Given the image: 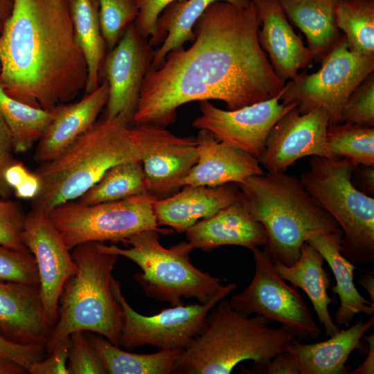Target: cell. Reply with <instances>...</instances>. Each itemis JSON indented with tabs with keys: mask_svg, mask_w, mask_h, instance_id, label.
I'll return each instance as SVG.
<instances>
[{
	"mask_svg": "<svg viewBox=\"0 0 374 374\" xmlns=\"http://www.w3.org/2000/svg\"><path fill=\"white\" fill-rule=\"evenodd\" d=\"M12 141L10 130L0 113V154H10Z\"/></svg>",
	"mask_w": 374,
	"mask_h": 374,
	"instance_id": "681fc988",
	"label": "cell"
},
{
	"mask_svg": "<svg viewBox=\"0 0 374 374\" xmlns=\"http://www.w3.org/2000/svg\"><path fill=\"white\" fill-rule=\"evenodd\" d=\"M263 373L300 374V371L294 357L285 350L277 354L268 362Z\"/></svg>",
	"mask_w": 374,
	"mask_h": 374,
	"instance_id": "7bdbcfd3",
	"label": "cell"
},
{
	"mask_svg": "<svg viewBox=\"0 0 374 374\" xmlns=\"http://www.w3.org/2000/svg\"><path fill=\"white\" fill-rule=\"evenodd\" d=\"M182 138L166 127L130 124L119 117L103 118L59 156L40 163L34 173L41 186L31 199V208L48 214L56 206L77 199L111 168L143 161Z\"/></svg>",
	"mask_w": 374,
	"mask_h": 374,
	"instance_id": "3957f363",
	"label": "cell"
},
{
	"mask_svg": "<svg viewBox=\"0 0 374 374\" xmlns=\"http://www.w3.org/2000/svg\"><path fill=\"white\" fill-rule=\"evenodd\" d=\"M237 184L215 187L184 186L179 193L153 202V211L159 226H170L184 232L198 221L209 218L239 200Z\"/></svg>",
	"mask_w": 374,
	"mask_h": 374,
	"instance_id": "ffe728a7",
	"label": "cell"
},
{
	"mask_svg": "<svg viewBox=\"0 0 374 374\" xmlns=\"http://www.w3.org/2000/svg\"><path fill=\"white\" fill-rule=\"evenodd\" d=\"M356 166L344 158L313 156L300 181L338 223L341 253L351 262H374V198L352 182Z\"/></svg>",
	"mask_w": 374,
	"mask_h": 374,
	"instance_id": "ba28073f",
	"label": "cell"
},
{
	"mask_svg": "<svg viewBox=\"0 0 374 374\" xmlns=\"http://www.w3.org/2000/svg\"><path fill=\"white\" fill-rule=\"evenodd\" d=\"M373 324V315L366 322L361 319L323 341L302 344L294 338L286 351L294 357L300 374H346L351 353L360 348L361 339Z\"/></svg>",
	"mask_w": 374,
	"mask_h": 374,
	"instance_id": "603a6c76",
	"label": "cell"
},
{
	"mask_svg": "<svg viewBox=\"0 0 374 374\" xmlns=\"http://www.w3.org/2000/svg\"><path fill=\"white\" fill-rule=\"evenodd\" d=\"M353 185L363 193L371 195L374 193V165L356 166L352 173Z\"/></svg>",
	"mask_w": 374,
	"mask_h": 374,
	"instance_id": "ee69618b",
	"label": "cell"
},
{
	"mask_svg": "<svg viewBox=\"0 0 374 374\" xmlns=\"http://www.w3.org/2000/svg\"><path fill=\"white\" fill-rule=\"evenodd\" d=\"M280 93L272 98L234 110L218 108L208 100L199 101L201 114L192 125L198 130L210 131L217 140L258 160L273 126L297 106L295 103H280Z\"/></svg>",
	"mask_w": 374,
	"mask_h": 374,
	"instance_id": "4fadbf2b",
	"label": "cell"
},
{
	"mask_svg": "<svg viewBox=\"0 0 374 374\" xmlns=\"http://www.w3.org/2000/svg\"><path fill=\"white\" fill-rule=\"evenodd\" d=\"M154 51L134 22L125 29L116 45L106 55L102 72L109 95L104 118H121L130 124L139 100L141 86L151 69Z\"/></svg>",
	"mask_w": 374,
	"mask_h": 374,
	"instance_id": "5bb4252c",
	"label": "cell"
},
{
	"mask_svg": "<svg viewBox=\"0 0 374 374\" xmlns=\"http://www.w3.org/2000/svg\"><path fill=\"white\" fill-rule=\"evenodd\" d=\"M147 194L142 161H132L111 168L75 201L93 205Z\"/></svg>",
	"mask_w": 374,
	"mask_h": 374,
	"instance_id": "1f68e13d",
	"label": "cell"
},
{
	"mask_svg": "<svg viewBox=\"0 0 374 374\" xmlns=\"http://www.w3.org/2000/svg\"><path fill=\"white\" fill-rule=\"evenodd\" d=\"M329 116L322 108L301 113L297 107L271 128L258 161L267 172H285L307 156L335 157L326 143Z\"/></svg>",
	"mask_w": 374,
	"mask_h": 374,
	"instance_id": "9a60e30c",
	"label": "cell"
},
{
	"mask_svg": "<svg viewBox=\"0 0 374 374\" xmlns=\"http://www.w3.org/2000/svg\"><path fill=\"white\" fill-rule=\"evenodd\" d=\"M340 123L374 127V74L371 73L353 91L341 112Z\"/></svg>",
	"mask_w": 374,
	"mask_h": 374,
	"instance_id": "d590c367",
	"label": "cell"
},
{
	"mask_svg": "<svg viewBox=\"0 0 374 374\" xmlns=\"http://www.w3.org/2000/svg\"><path fill=\"white\" fill-rule=\"evenodd\" d=\"M0 280L39 285L34 256L0 244Z\"/></svg>",
	"mask_w": 374,
	"mask_h": 374,
	"instance_id": "8d00e7d4",
	"label": "cell"
},
{
	"mask_svg": "<svg viewBox=\"0 0 374 374\" xmlns=\"http://www.w3.org/2000/svg\"><path fill=\"white\" fill-rule=\"evenodd\" d=\"M316 72L299 73L280 93V103H295L301 113L315 108L325 109L329 126L340 123L343 108L353 91L374 71V55L351 52L341 35Z\"/></svg>",
	"mask_w": 374,
	"mask_h": 374,
	"instance_id": "30bf717a",
	"label": "cell"
},
{
	"mask_svg": "<svg viewBox=\"0 0 374 374\" xmlns=\"http://www.w3.org/2000/svg\"><path fill=\"white\" fill-rule=\"evenodd\" d=\"M69 340V374H107L85 332L71 334Z\"/></svg>",
	"mask_w": 374,
	"mask_h": 374,
	"instance_id": "f35d334b",
	"label": "cell"
},
{
	"mask_svg": "<svg viewBox=\"0 0 374 374\" xmlns=\"http://www.w3.org/2000/svg\"><path fill=\"white\" fill-rule=\"evenodd\" d=\"M251 251L253 277L243 292L232 296L231 307L248 316L258 314L278 322L301 341L317 339L321 330L299 290L284 281L266 250L256 247Z\"/></svg>",
	"mask_w": 374,
	"mask_h": 374,
	"instance_id": "7c38bea8",
	"label": "cell"
},
{
	"mask_svg": "<svg viewBox=\"0 0 374 374\" xmlns=\"http://www.w3.org/2000/svg\"><path fill=\"white\" fill-rule=\"evenodd\" d=\"M195 141L197 161L182 181L181 187L240 184L265 172L256 157L217 140L207 130H199Z\"/></svg>",
	"mask_w": 374,
	"mask_h": 374,
	"instance_id": "d6986e66",
	"label": "cell"
},
{
	"mask_svg": "<svg viewBox=\"0 0 374 374\" xmlns=\"http://www.w3.org/2000/svg\"><path fill=\"white\" fill-rule=\"evenodd\" d=\"M40 186L39 177L34 172H30L24 181L14 189L15 196L20 199H32L38 194Z\"/></svg>",
	"mask_w": 374,
	"mask_h": 374,
	"instance_id": "f6af8a7d",
	"label": "cell"
},
{
	"mask_svg": "<svg viewBox=\"0 0 374 374\" xmlns=\"http://www.w3.org/2000/svg\"><path fill=\"white\" fill-rule=\"evenodd\" d=\"M26 216L19 203L0 199V244L30 252L23 240Z\"/></svg>",
	"mask_w": 374,
	"mask_h": 374,
	"instance_id": "74e56055",
	"label": "cell"
},
{
	"mask_svg": "<svg viewBox=\"0 0 374 374\" xmlns=\"http://www.w3.org/2000/svg\"><path fill=\"white\" fill-rule=\"evenodd\" d=\"M197 161L195 137L186 136L148 155L143 161L148 194L157 199L175 194Z\"/></svg>",
	"mask_w": 374,
	"mask_h": 374,
	"instance_id": "484cf974",
	"label": "cell"
},
{
	"mask_svg": "<svg viewBox=\"0 0 374 374\" xmlns=\"http://www.w3.org/2000/svg\"><path fill=\"white\" fill-rule=\"evenodd\" d=\"M287 17L305 34L313 60L321 61L341 37L335 20L339 0H278Z\"/></svg>",
	"mask_w": 374,
	"mask_h": 374,
	"instance_id": "4316f807",
	"label": "cell"
},
{
	"mask_svg": "<svg viewBox=\"0 0 374 374\" xmlns=\"http://www.w3.org/2000/svg\"><path fill=\"white\" fill-rule=\"evenodd\" d=\"M108 95V82L105 79L95 91L78 102L57 106L53 121L38 141L34 160L43 163L54 159L89 130L105 107Z\"/></svg>",
	"mask_w": 374,
	"mask_h": 374,
	"instance_id": "44dd1931",
	"label": "cell"
},
{
	"mask_svg": "<svg viewBox=\"0 0 374 374\" xmlns=\"http://www.w3.org/2000/svg\"><path fill=\"white\" fill-rule=\"evenodd\" d=\"M160 234L156 230H145L121 241L129 248L103 242L100 248L136 264L141 271L133 278L146 296L169 302L171 306L184 304V299H196L205 303L224 289L226 285L220 278L190 262V253L195 249L193 244L186 241L166 248L159 242Z\"/></svg>",
	"mask_w": 374,
	"mask_h": 374,
	"instance_id": "52a82bcc",
	"label": "cell"
},
{
	"mask_svg": "<svg viewBox=\"0 0 374 374\" xmlns=\"http://www.w3.org/2000/svg\"><path fill=\"white\" fill-rule=\"evenodd\" d=\"M179 0H138L139 12L134 24L139 33L147 39L154 37L157 19L171 3Z\"/></svg>",
	"mask_w": 374,
	"mask_h": 374,
	"instance_id": "ab89813d",
	"label": "cell"
},
{
	"mask_svg": "<svg viewBox=\"0 0 374 374\" xmlns=\"http://www.w3.org/2000/svg\"><path fill=\"white\" fill-rule=\"evenodd\" d=\"M0 71H1V66H0Z\"/></svg>",
	"mask_w": 374,
	"mask_h": 374,
	"instance_id": "db71d44e",
	"label": "cell"
},
{
	"mask_svg": "<svg viewBox=\"0 0 374 374\" xmlns=\"http://www.w3.org/2000/svg\"><path fill=\"white\" fill-rule=\"evenodd\" d=\"M0 86L11 98L47 111L84 89L87 64L67 0H12L0 33Z\"/></svg>",
	"mask_w": 374,
	"mask_h": 374,
	"instance_id": "7a4b0ae2",
	"label": "cell"
},
{
	"mask_svg": "<svg viewBox=\"0 0 374 374\" xmlns=\"http://www.w3.org/2000/svg\"><path fill=\"white\" fill-rule=\"evenodd\" d=\"M368 344V349L367 357L364 362L359 366L350 372L351 374H373L374 373V334L371 331V333L363 337Z\"/></svg>",
	"mask_w": 374,
	"mask_h": 374,
	"instance_id": "7dc6e473",
	"label": "cell"
},
{
	"mask_svg": "<svg viewBox=\"0 0 374 374\" xmlns=\"http://www.w3.org/2000/svg\"><path fill=\"white\" fill-rule=\"evenodd\" d=\"M225 1L239 6H247L251 0H179L168 6L160 14L156 26V34L148 39L152 46L162 44L154 51L151 69L159 68L168 53L193 41V27L207 7L214 1Z\"/></svg>",
	"mask_w": 374,
	"mask_h": 374,
	"instance_id": "83f0119b",
	"label": "cell"
},
{
	"mask_svg": "<svg viewBox=\"0 0 374 374\" xmlns=\"http://www.w3.org/2000/svg\"><path fill=\"white\" fill-rule=\"evenodd\" d=\"M156 199L147 194L93 205L73 200L56 206L47 215L71 251L87 242H121L145 230L171 233L172 229L159 228L153 211Z\"/></svg>",
	"mask_w": 374,
	"mask_h": 374,
	"instance_id": "9c48e42d",
	"label": "cell"
},
{
	"mask_svg": "<svg viewBox=\"0 0 374 374\" xmlns=\"http://www.w3.org/2000/svg\"><path fill=\"white\" fill-rule=\"evenodd\" d=\"M15 161L10 154H0V199H8L11 193V188L7 184L4 172L6 168Z\"/></svg>",
	"mask_w": 374,
	"mask_h": 374,
	"instance_id": "c3c4849f",
	"label": "cell"
},
{
	"mask_svg": "<svg viewBox=\"0 0 374 374\" xmlns=\"http://www.w3.org/2000/svg\"><path fill=\"white\" fill-rule=\"evenodd\" d=\"M185 233L187 241L195 248L206 251L224 245L240 246L251 250L265 246L267 241L263 225L239 201L209 218L198 221Z\"/></svg>",
	"mask_w": 374,
	"mask_h": 374,
	"instance_id": "7402d4cb",
	"label": "cell"
},
{
	"mask_svg": "<svg viewBox=\"0 0 374 374\" xmlns=\"http://www.w3.org/2000/svg\"><path fill=\"white\" fill-rule=\"evenodd\" d=\"M52 326L39 285L0 280V336L21 345H46Z\"/></svg>",
	"mask_w": 374,
	"mask_h": 374,
	"instance_id": "e0dca14e",
	"label": "cell"
},
{
	"mask_svg": "<svg viewBox=\"0 0 374 374\" xmlns=\"http://www.w3.org/2000/svg\"><path fill=\"white\" fill-rule=\"evenodd\" d=\"M12 8V0H0V33Z\"/></svg>",
	"mask_w": 374,
	"mask_h": 374,
	"instance_id": "816d5d0a",
	"label": "cell"
},
{
	"mask_svg": "<svg viewBox=\"0 0 374 374\" xmlns=\"http://www.w3.org/2000/svg\"><path fill=\"white\" fill-rule=\"evenodd\" d=\"M326 143L331 154L355 166L374 165V127L350 123L330 125Z\"/></svg>",
	"mask_w": 374,
	"mask_h": 374,
	"instance_id": "836d02e7",
	"label": "cell"
},
{
	"mask_svg": "<svg viewBox=\"0 0 374 374\" xmlns=\"http://www.w3.org/2000/svg\"><path fill=\"white\" fill-rule=\"evenodd\" d=\"M111 287L122 309L123 323L119 346L129 350L151 345L160 350H184L204 329L210 310L236 290L228 283L223 290L205 303L171 306L145 316L136 312L122 294L121 283L113 276Z\"/></svg>",
	"mask_w": 374,
	"mask_h": 374,
	"instance_id": "8fae6325",
	"label": "cell"
},
{
	"mask_svg": "<svg viewBox=\"0 0 374 374\" xmlns=\"http://www.w3.org/2000/svg\"><path fill=\"white\" fill-rule=\"evenodd\" d=\"M23 240L35 258L42 301L53 328L58 318L63 287L77 266L46 213L31 209L26 214Z\"/></svg>",
	"mask_w": 374,
	"mask_h": 374,
	"instance_id": "2e32d148",
	"label": "cell"
},
{
	"mask_svg": "<svg viewBox=\"0 0 374 374\" xmlns=\"http://www.w3.org/2000/svg\"><path fill=\"white\" fill-rule=\"evenodd\" d=\"M271 323L263 316L242 314L229 301L221 300L208 312L203 330L181 351L172 373L229 374L246 360L253 362V371L263 373L268 362L296 338Z\"/></svg>",
	"mask_w": 374,
	"mask_h": 374,
	"instance_id": "5b68a950",
	"label": "cell"
},
{
	"mask_svg": "<svg viewBox=\"0 0 374 374\" xmlns=\"http://www.w3.org/2000/svg\"><path fill=\"white\" fill-rule=\"evenodd\" d=\"M341 232H321L312 234L306 242L319 251L333 273L336 285L332 291L340 300L333 321L347 327L357 314L373 316L374 303L362 296L355 286L356 267L341 253Z\"/></svg>",
	"mask_w": 374,
	"mask_h": 374,
	"instance_id": "cb8c5ba5",
	"label": "cell"
},
{
	"mask_svg": "<svg viewBox=\"0 0 374 374\" xmlns=\"http://www.w3.org/2000/svg\"><path fill=\"white\" fill-rule=\"evenodd\" d=\"M322 256L307 242L301 249L299 259L291 266L274 262L275 267L283 279L293 286L303 290L312 302L321 326L326 335L331 337L340 330L333 321L328 306L335 302L330 298L328 290L330 287L329 274L326 271Z\"/></svg>",
	"mask_w": 374,
	"mask_h": 374,
	"instance_id": "d4e9b609",
	"label": "cell"
},
{
	"mask_svg": "<svg viewBox=\"0 0 374 374\" xmlns=\"http://www.w3.org/2000/svg\"><path fill=\"white\" fill-rule=\"evenodd\" d=\"M102 35L107 51L118 43L126 27L138 17V0H97Z\"/></svg>",
	"mask_w": 374,
	"mask_h": 374,
	"instance_id": "e575fe53",
	"label": "cell"
},
{
	"mask_svg": "<svg viewBox=\"0 0 374 374\" xmlns=\"http://www.w3.org/2000/svg\"><path fill=\"white\" fill-rule=\"evenodd\" d=\"M29 173L21 162L15 161L6 168L4 178L7 184L11 188L15 189L24 181Z\"/></svg>",
	"mask_w": 374,
	"mask_h": 374,
	"instance_id": "bcb514c9",
	"label": "cell"
},
{
	"mask_svg": "<svg viewBox=\"0 0 374 374\" xmlns=\"http://www.w3.org/2000/svg\"><path fill=\"white\" fill-rule=\"evenodd\" d=\"M262 28L258 40L276 75L282 81L293 80L313 59L300 36L294 31L278 0H251Z\"/></svg>",
	"mask_w": 374,
	"mask_h": 374,
	"instance_id": "ac0fdd59",
	"label": "cell"
},
{
	"mask_svg": "<svg viewBox=\"0 0 374 374\" xmlns=\"http://www.w3.org/2000/svg\"><path fill=\"white\" fill-rule=\"evenodd\" d=\"M357 282L368 293L372 302L374 303V277L371 274L362 275Z\"/></svg>",
	"mask_w": 374,
	"mask_h": 374,
	"instance_id": "f5cc1de1",
	"label": "cell"
},
{
	"mask_svg": "<svg viewBox=\"0 0 374 374\" xmlns=\"http://www.w3.org/2000/svg\"><path fill=\"white\" fill-rule=\"evenodd\" d=\"M69 337L64 339L43 359L32 364L28 368L30 374H69L67 359L69 350Z\"/></svg>",
	"mask_w": 374,
	"mask_h": 374,
	"instance_id": "b9f144b4",
	"label": "cell"
},
{
	"mask_svg": "<svg viewBox=\"0 0 374 374\" xmlns=\"http://www.w3.org/2000/svg\"><path fill=\"white\" fill-rule=\"evenodd\" d=\"M107 374L172 373L181 349L160 350L154 353L139 354L121 350L103 336L85 332Z\"/></svg>",
	"mask_w": 374,
	"mask_h": 374,
	"instance_id": "f1b7e54d",
	"label": "cell"
},
{
	"mask_svg": "<svg viewBox=\"0 0 374 374\" xmlns=\"http://www.w3.org/2000/svg\"><path fill=\"white\" fill-rule=\"evenodd\" d=\"M75 38L87 64L85 95L100 85V78L107 50L102 35L97 0H67Z\"/></svg>",
	"mask_w": 374,
	"mask_h": 374,
	"instance_id": "f546056e",
	"label": "cell"
},
{
	"mask_svg": "<svg viewBox=\"0 0 374 374\" xmlns=\"http://www.w3.org/2000/svg\"><path fill=\"white\" fill-rule=\"evenodd\" d=\"M71 254L77 270L63 287L58 318L45 345L47 355L71 334L81 331L99 334L119 346L122 309L111 287L118 256L103 251L99 242L80 244Z\"/></svg>",
	"mask_w": 374,
	"mask_h": 374,
	"instance_id": "8992f818",
	"label": "cell"
},
{
	"mask_svg": "<svg viewBox=\"0 0 374 374\" xmlns=\"http://www.w3.org/2000/svg\"><path fill=\"white\" fill-rule=\"evenodd\" d=\"M0 355L10 359L27 370L33 363L46 357L45 345H21L9 341L0 336Z\"/></svg>",
	"mask_w": 374,
	"mask_h": 374,
	"instance_id": "60d3db41",
	"label": "cell"
},
{
	"mask_svg": "<svg viewBox=\"0 0 374 374\" xmlns=\"http://www.w3.org/2000/svg\"><path fill=\"white\" fill-rule=\"evenodd\" d=\"M335 20L351 52L374 55V0H339Z\"/></svg>",
	"mask_w": 374,
	"mask_h": 374,
	"instance_id": "d6a6232c",
	"label": "cell"
},
{
	"mask_svg": "<svg viewBox=\"0 0 374 374\" xmlns=\"http://www.w3.org/2000/svg\"><path fill=\"white\" fill-rule=\"evenodd\" d=\"M0 113L11 134L12 150L25 153L44 136L55 110L47 111L15 100L0 86Z\"/></svg>",
	"mask_w": 374,
	"mask_h": 374,
	"instance_id": "4dcf8cb0",
	"label": "cell"
},
{
	"mask_svg": "<svg viewBox=\"0 0 374 374\" xmlns=\"http://www.w3.org/2000/svg\"><path fill=\"white\" fill-rule=\"evenodd\" d=\"M28 370L17 363L0 355V374H26Z\"/></svg>",
	"mask_w": 374,
	"mask_h": 374,
	"instance_id": "f907efd6",
	"label": "cell"
},
{
	"mask_svg": "<svg viewBox=\"0 0 374 374\" xmlns=\"http://www.w3.org/2000/svg\"><path fill=\"white\" fill-rule=\"evenodd\" d=\"M260 24L252 2L211 3L194 25L192 45L172 50L146 73L133 124L166 127L192 101L219 100L234 110L278 95L285 82L260 46Z\"/></svg>",
	"mask_w": 374,
	"mask_h": 374,
	"instance_id": "6da1fadb",
	"label": "cell"
},
{
	"mask_svg": "<svg viewBox=\"0 0 374 374\" xmlns=\"http://www.w3.org/2000/svg\"><path fill=\"white\" fill-rule=\"evenodd\" d=\"M237 185L238 201L265 229V250L274 262L291 266L310 235L341 232L335 220L294 175L265 171Z\"/></svg>",
	"mask_w": 374,
	"mask_h": 374,
	"instance_id": "277c9868",
	"label": "cell"
}]
</instances>
